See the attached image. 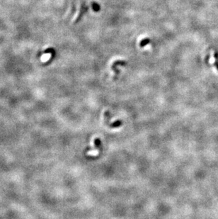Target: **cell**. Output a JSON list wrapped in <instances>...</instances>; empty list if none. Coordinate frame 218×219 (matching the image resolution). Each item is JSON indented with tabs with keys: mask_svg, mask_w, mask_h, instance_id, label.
I'll return each instance as SVG.
<instances>
[{
	"mask_svg": "<svg viewBox=\"0 0 218 219\" xmlns=\"http://www.w3.org/2000/svg\"><path fill=\"white\" fill-rule=\"evenodd\" d=\"M87 10H88V7H86V6L84 5V4H83V5H82V7H81V9H80V10H79V13H78V14H77V15H76V19L74 20V21H75V22H77V21H79V19H80L81 17L82 16V15H83V14H84V13L86 12V11H87Z\"/></svg>",
	"mask_w": 218,
	"mask_h": 219,
	"instance_id": "1",
	"label": "cell"
},
{
	"mask_svg": "<svg viewBox=\"0 0 218 219\" xmlns=\"http://www.w3.org/2000/svg\"><path fill=\"white\" fill-rule=\"evenodd\" d=\"M126 64H127L126 62H125V61H121V60H119V61L115 62V63H113V65L112 69L114 70V71L116 72L117 73H118V71L116 70V68H115V67H116L118 65H125Z\"/></svg>",
	"mask_w": 218,
	"mask_h": 219,
	"instance_id": "2",
	"label": "cell"
},
{
	"mask_svg": "<svg viewBox=\"0 0 218 219\" xmlns=\"http://www.w3.org/2000/svg\"><path fill=\"white\" fill-rule=\"evenodd\" d=\"M150 42V39H148V38H145V39L142 40V41L140 42V46L141 47H143V46H145L147 44H148Z\"/></svg>",
	"mask_w": 218,
	"mask_h": 219,
	"instance_id": "3",
	"label": "cell"
},
{
	"mask_svg": "<svg viewBox=\"0 0 218 219\" xmlns=\"http://www.w3.org/2000/svg\"><path fill=\"white\" fill-rule=\"evenodd\" d=\"M93 8H94V9L95 10V11H99V6L97 4H96V3H94Z\"/></svg>",
	"mask_w": 218,
	"mask_h": 219,
	"instance_id": "4",
	"label": "cell"
}]
</instances>
